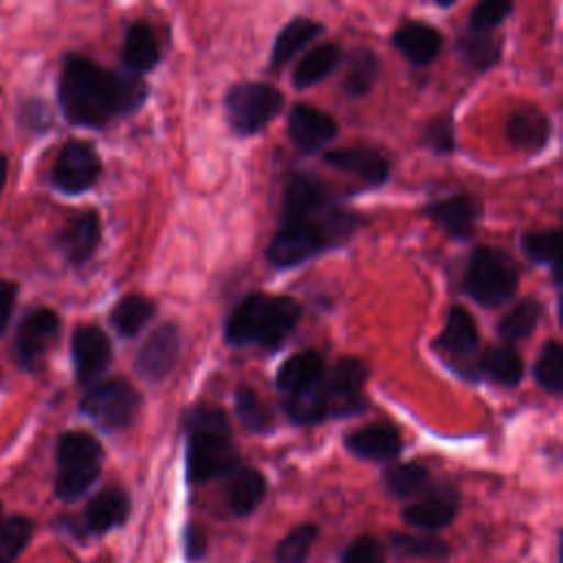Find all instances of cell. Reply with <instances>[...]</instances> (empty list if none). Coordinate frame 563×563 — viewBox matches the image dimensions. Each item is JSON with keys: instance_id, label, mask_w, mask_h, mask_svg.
<instances>
[{"instance_id": "6da1fadb", "label": "cell", "mask_w": 563, "mask_h": 563, "mask_svg": "<svg viewBox=\"0 0 563 563\" xmlns=\"http://www.w3.org/2000/svg\"><path fill=\"white\" fill-rule=\"evenodd\" d=\"M57 97L68 123L101 128L117 117L139 110L147 97V86L128 70H110L70 53L62 64Z\"/></svg>"}, {"instance_id": "7a4b0ae2", "label": "cell", "mask_w": 563, "mask_h": 563, "mask_svg": "<svg viewBox=\"0 0 563 563\" xmlns=\"http://www.w3.org/2000/svg\"><path fill=\"white\" fill-rule=\"evenodd\" d=\"M367 374L369 369L361 358L343 356L310 389L286 396L284 411L295 424H321L328 418L363 413L367 409L363 394Z\"/></svg>"}, {"instance_id": "3957f363", "label": "cell", "mask_w": 563, "mask_h": 563, "mask_svg": "<svg viewBox=\"0 0 563 563\" xmlns=\"http://www.w3.org/2000/svg\"><path fill=\"white\" fill-rule=\"evenodd\" d=\"M183 429L187 435L185 473L189 484L227 477L240 466L224 409L211 405L191 407L183 418Z\"/></svg>"}, {"instance_id": "277c9868", "label": "cell", "mask_w": 563, "mask_h": 563, "mask_svg": "<svg viewBox=\"0 0 563 563\" xmlns=\"http://www.w3.org/2000/svg\"><path fill=\"white\" fill-rule=\"evenodd\" d=\"M301 308L292 297L251 292L229 314L224 323V341L231 347L260 345L279 347L297 328Z\"/></svg>"}, {"instance_id": "5b68a950", "label": "cell", "mask_w": 563, "mask_h": 563, "mask_svg": "<svg viewBox=\"0 0 563 563\" xmlns=\"http://www.w3.org/2000/svg\"><path fill=\"white\" fill-rule=\"evenodd\" d=\"M354 229V213L343 209H336L328 220L282 222L266 249V257L275 268H292L350 238Z\"/></svg>"}, {"instance_id": "8992f818", "label": "cell", "mask_w": 563, "mask_h": 563, "mask_svg": "<svg viewBox=\"0 0 563 563\" xmlns=\"http://www.w3.org/2000/svg\"><path fill=\"white\" fill-rule=\"evenodd\" d=\"M103 462L101 442L88 431H66L55 451V495L70 504L88 493L99 479Z\"/></svg>"}, {"instance_id": "52a82bcc", "label": "cell", "mask_w": 563, "mask_h": 563, "mask_svg": "<svg viewBox=\"0 0 563 563\" xmlns=\"http://www.w3.org/2000/svg\"><path fill=\"white\" fill-rule=\"evenodd\" d=\"M519 286L517 264L508 253L493 246H477L464 273L462 288L484 308H497L510 301Z\"/></svg>"}, {"instance_id": "ba28073f", "label": "cell", "mask_w": 563, "mask_h": 563, "mask_svg": "<svg viewBox=\"0 0 563 563\" xmlns=\"http://www.w3.org/2000/svg\"><path fill=\"white\" fill-rule=\"evenodd\" d=\"M284 106V95L262 81L235 84L229 88L224 97L227 123L240 136H251L266 128Z\"/></svg>"}, {"instance_id": "9c48e42d", "label": "cell", "mask_w": 563, "mask_h": 563, "mask_svg": "<svg viewBox=\"0 0 563 563\" xmlns=\"http://www.w3.org/2000/svg\"><path fill=\"white\" fill-rule=\"evenodd\" d=\"M141 407V396L125 378L99 380L84 394L79 409L101 431L114 433L128 429Z\"/></svg>"}, {"instance_id": "30bf717a", "label": "cell", "mask_w": 563, "mask_h": 563, "mask_svg": "<svg viewBox=\"0 0 563 563\" xmlns=\"http://www.w3.org/2000/svg\"><path fill=\"white\" fill-rule=\"evenodd\" d=\"M101 176V158L97 150L81 139H68L59 150L53 169L51 183L57 191L66 196H77L88 191Z\"/></svg>"}, {"instance_id": "8fae6325", "label": "cell", "mask_w": 563, "mask_h": 563, "mask_svg": "<svg viewBox=\"0 0 563 563\" xmlns=\"http://www.w3.org/2000/svg\"><path fill=\"white\" fill-rule=\"evenodd\" d=\"M339 207L332 205L330 189L312 174L299 172L286 185L282 202V222L328 220Z\"/></svg>"}, {"instance_id": "7c38bea8", "label": "cell", "mask_w": 563, "mask_h": 563, "mask_svg": "<svg viewBox=\"0 0 563 563\" xmlns=\"http://www.w3.org/2000/svg\"><path fill=\"white\" fill-rule=\"evenodd\" d=\"M70 356L77 383L92 387L112 363V343L101 328L79 325L70 339Z\"/></svg>"}, {"instance_id": "4fadbf2b", "label": "cell", "mask_w": 563, "mask_h": 563, "mask_svg": "<svg viewBox=\"0 0 563 563\" xmlns=\"http://www.w3.org/2000/svg\"><path fill=\"white\" fill-rule=\"evenodd\" d=\"M180 352V330L176 323H161L141 343L134 356V369L147 383H158L174 369Z\"/></svg>"}, {"instance_id": "5bb4252c", "label": "cell", "mask_w": 563, "mask_h": 563, "mask_svg": "<svg viewBox=\"0 0 563 563\" xmlns=\"http://www.w3.org/2000/svg\"><path fill=\"white\" fill-rule=\"evenodd\" d=\"M59 334V317L51 308H33L24 314L15 334L18 363L24 369H33L46 356Z\"/></svg>"}, {"instance_id": "9a60e30c", "label": "cell", "mask_w": 563, "mask_h": 563, "mask_svg": "<svg viewBox=\"0 0 563 563\" xmlns=\"http://www.w3.org/2000/svg\"><path fill=\"white\" fill-rule=\"evenodd\" d=\"M101 240V222L97 211L86 209L70 216L55 233V246L73 266H81L92 257Z\"/></svg>"}, {"instance_id": "2e32d148", "label": "cell", "mask_w": 563, "mask_h": 563, "mask_svg": "<svg viewBox=\"0 0 563 563\" xmlns=\"http://www.w3.org/2000/svg\"><path fill=\"white\" fill-rule=\"evenodd\" d=\"M457 515V493L449 486L427 488L418 499L407 504L400 512L402 521L422 532H435L453 523Z\"/></svg>"}, {"instance_id": "e0dca14e", "label": "cell", "mask_w": 563, "mask_h": 563, "mask_svg": "<svg viewBox=\"0 0 563 563\" xmlns=\"http://www.w3.org/2000/svg\"><path fill=\"white\" fill-rule=\"evenodd\" d=\"M339 134L336 121L308 103L292 106L288 114V136L292 145L303 154H314Z\"/></svg>"}, {"instance_id": "ac0fdd59", "label": "cell", "mask_w": 563, "mask_h": 563, "mask_svg": "<svg viewBox=\"0 0 563 563\" xmlns=\"http://www.w3.org/2000/svg\"><path fill=\"white\" fill-rule=\"evenodd\" d=\"M479 200L471 194H453L424 207V213L455 240H468L479 218Z\"/></svg>"}, {"instance_id": "d6986e66", "label": "cell", "mask_w": 563, "mask_h": 563, "mask_svg": "<svg viewBox=\"0 0 563 563\" xmlns=\"http://www.w3.org/2000/svg\"><path fill=\"white\" fill-rule=\"evenodd\" d=\"M345 449L358 460L391 462L402 451V438L394 424L376 422L347 433Z\"/></svg>"}, {"instance_id": "ffe728a7", "label": "cell", "mask_w": 563, "mask_h": 563, "mask_svg": "<svg viewBox=\"0 0 563 563\" xmlns=\"http://www.w3.org/2000/svg\"><path fill=\"white\" fill-rule=\"evenodd\" d=\"M130 495L121 486H106L84 508V526L90 534H106L128 521Z\"/></svg>"}, {"instance_id": "44dd1931", "label": "cell", "mask_w": 563, "mask_h": 563, "mask_svg": "<svg viewBox=\"0 0 563 563\" xmlns=\"http://www.w3.org/2000/svg\"><path fill=\"white\" fill-rule=\"evenodd\" d=\"M323 163L334 169L354 174L356 178L365 180L367 185H383L389 178L387 158L378 150L365 147V145L330 150L323 154Z\"/></svg>"}, {"instance_id": "7402d4cb", "label": "cell", "mask_w": 563, "mask_h": 563, "mask_svg": "<svg viewBox=\"0 0 563 563\" xmlns=\"http://www.w3.org/2000/svg\"><path fill=\"white\" fill-rule=\"evenodd\" d=\"M391 42L398 48V53L413 66L431 64L442 48L440 31L427 22H413V20L402 22L394 31Z\"/></svg>"}, {"instance_id": "603a6c76", "label": "cell", "mask_w": 563, "mask_h": 563, "mask_svg": "<svg viewBox=\"0 0 563 563\" xmlns=\"http://www.w3.org/2000/svg\"><path fill=\"white\" fill-rule=\"evenodd\" d=\"M552 134L550 119L534 106L517 108L506 121V136L508 141L523 152H541Z\"/></svg>"}, {"instance_id": "cb8c5ba5", "label": "cell", "mask_w": 563, "mask_h": 563, "mask_svg": "<svg viewBox=\"0 0 563 563\" xmlns=\"http://www.w3.org/2000/svg\"><path fill=\"white\" fill-rule=\"evenodd\" d=\"M224 486V504L231 515L246 517L251 515L266 495V479L253 466H238L231 475H227Z\"/></svg>"}, {"instance_id": "d4e9b609", "label": "cell", "mask_w": 563, "mask_h": 563, "mask_svg": "<svg viewBox=\"0 0 563 563\" xmlns=\"http://www.w3.org/2000/svg\"><path fill=\"white\" fill-rule=\"evenodd\" d=\"M325 374V361L317 350H303L288 356L275 376V385L282 394L292 396L310 389Z\"/></svg>"}, {"instance_id": "484cf974", "label": "cell", "mask_w": 563, "mask_h": 563, "mask_svg": "<svg viewBox=\"0 0 563 563\" xmlns=\"http://www.w3.org/2000/svg\"><path fill=\"white\" fill-rule=\"evenodd\" d=\"M161 59V48L154 35V29L145 20H136L130 24L123 46H121V62L132 75H143L152 70Z\"/></svg>"}, {"instance_id": "4316f807", "label": "cell", "mask_w": 563, "mask_h": 563, "mask_svg": "<svg viewBox=\"0 0 563 563\" xmlns=\"http://www.w3.org/2000/svg\"><path fill=\"white\" fill-rule=\"evenodd\" d=\"M435 345L453 356H468L477 350L479 345V334H477V323L473 319V314L455 303L451 306L449 314H446V323L442 328V332L438 334Z\"/></svg>"}, {"instance_id": "83f0119b", "label": "cell", "mask_w": 563, "mask_h": 563, "mask_svg": "<svg viewBox=\"0 0 563 563\" xmlns=\"http://www.w3.org/2000/svg\"><path fill=\"white\" fill-rule=\"evenodd\" d=\"M473 378H486L504 387H515L523 378V361L510 345L490 347L477 358V365H473Z\"/></svg>"}, {"instance_id": "f1b7e54d", "label": "cell", "mask_w": 563, "mask_h": 563, "mask_svg": "<svg viewBox=\"0 0 563 563\" xmlns=\"http://www.w3.org/2000/svg\"><path fill=\"white\" fill-rule=\"evenodd\" d=\"M321 31H323V26L319 22H314L310 18H303V15H295L290 22H286L282 26V31L275 37V44H273V51H271V66L273 68L286 66Z\"/></svg>"}, {"instance_id": "f546056e", "label": "cell", "mask_w": 563, "mask_h": 563, "mask_svg": "<svg viewBox=\"0 0 563 563\" xmlns=\"http://www.w3.org/2000/svg\"><path fill=\"white\" fill-rule=\"evenodd\" d=\"M343 51L336 42H323L308 51L292 70V86L297 90H306L319 81H323L339 64H341Z\"/></svg>"}, {"instance_id": "4dcf8cb0", "label": "cell", "mask_w": 563, "mask_h": 563, "mask_svg": "<svg viewBox=\"0 0 563 563\" xmlns=\"http://www.w3.org/2000/svg\"><path fill=\"white\" fill-rule=\"evenodd\" d=\"M429 468L418 462H398L383 471V486L396 499H413L429 488Z\"/></svg>"}, {"instance_id": "1f68e13d", "label": "cell", "mask_w": 563, "mask_h": 563, "mask_svg": "<svg viewBox=\"0 0 563 563\" xmlns=\"http://www.w3.org/2000/svg\"><path fill=\"white\" fill-rule=\"evenodd\" d=\"M156 303L143 295H128L119 299V303L110 312V323L112 328L125 336L132 339L136 336L154 317Z\"/></svg>"}, {"instance_id": "d6a6232c", "label": "cell", "mask_w": 563, "mask_h": 563, "mask_svg": "<svg viewBox=\"0 0 563 563\" xmlns=\"http://www.w3.org/2000/svg\"><path fill=\"white\" fill-rule=\"evenodd\" d=\"M389 550L398 559H416V561H444L449 556V543L431 537V534H409V532H391Z\"/></svg>"}, {"instance_id": "836d02e7", "label": "cell", "mask_w": 563, "mask_h": 563, "mask_svg": "<svg viewBox=\"0 0 563 563\" xmlns=\"http://www.w3.org/2000/svg\"><path fill=\"white\" fill-rule=\"evenodd\" d=\"M543 314V306L537 299H523L517 306L510 308V312H506L497 325V334L510 345L517 341L528 339L534 328L539 325Z\"/></svg>"}, {"instance_id": "e575fe53", "label": "cell", "mask_w": 563, "mask_h": 563, "mask_svg": "<svg viewBox=\"0 0 563 563\" xmlns=\"http://www.w3.org/2000/svg\"><path fill=\"white\" fill-rule=\"evenodd\" d=\"M380 75V57L372 48H356L350 55L347 73L343 77V90L350 97H363L372 90Z\"/></svg>"}, {"instance_id": "d590c367", "label": "cell", "mask_w": 563, "mask_h": 563, "mask_svg": "<svg viewBox=\"0 0 563 563\" xmlns=\"http://www.w3.org/2000/svg\"><path fill=\"white\" fill-rule=\"evenodd\" d=\"M233 402H235V416L240 418V422L246 431L268 433L273 429V413L253 387L240 385L235 389Z\"/></svg>"}, {"instance_id": "8d00e7d4", "label": "cell", "mask_w": 563, "mask_h": 563, "mask_svg": "<svg viewBox=\"0 0 563 563\" xmlns=\"http://www.w3.org/2000/svg\"><path fill=\"white\" fill-rule=\"evenodd\" d=\"M457 53L462 62L477 73L488 70L499 59V42L490 33H464L457 40Z\"/></svg>"}, {"instance_id": "74e56055", "label": "cell", "mask_w": 563, "mask_h": 563, "mask_svg": "<svg viewBox=\"0 0 563 563\" xmlns=\"http://www.w3.org/2000/svg\"><path fill=\"white\" fill-rule=\"evenodd\" d=\"M532 376L541 389L552 396L563 391V347L559 341H548L532 367Z\"/></svg>"}, {"instance_id": "f35d334b", "label": "cell", "mask_w": 563, "mask_h": 563, "mask_svg": "<svg viewBox=\"0 0 563 563\" xmlns=\"http://www.w3.org/2000/svg\"><path fill=\"white\" fill-rule=\"evenodd\" d=\"M319 528L314 523H301L282 537L273 552V563H308L310 550L317 541Z\"/></svg>"}, {"instance_id": "ab89813d", "label": "cell", "mask_w": 563, "mask_h": 563, "mask_svg": "<svg viewBox=\"0 0 563 563\" xmlns=\"http://www.w3.org/2000/svg\"><path fill=\"white\" fill-rule=\"evenodd\" d=\"M559 246H561V231L545 229V231H530L521 238V251L534 264H548L554 273V284H559Z\"/></svg>"}, {"instance_id": "60d3db41", "label": "cell", "mask_w": 563, "mask_h": 563, "mask_svg": "<svg viewBox=\"0 0 563 563\" xmlns=\"http://www.w3.org/2000/svg\"><path fill=\"white\" fill-rule=\"evenodd\" d=\"M33 534V521L24 515H13L0 521V563H15Z\"/></svg>"}, {"instance_id": "b9f144b4", "label": "cell", "mask_w": 563, "mask_h": 563, "mask_svg": "<svg viewBox=\"0 0 563 563\" xmlns=\"http://www.w3.org/2000/svg\"><path fill=\"white\" fill-rule=\"evenodd\" d=\"M512 13V4L506 0H484L473 7L468 18V31L490 33Z\"/></svg>"}, {"instance_id": "7bdbcfd3", "label": "cell", "mask_w": 563, "mask_h": 563, "mask_svg": "<svg viewBox=\"0 0 563 563\" xmlns=\"http://www.w3.org/2000/svg\"><path fill=\"white\" fill-rule=\"evenodd\" d=\"M385 545L372 537V534H361L352 539L339 554V563H385Z\"/></svg>"}, {"instance_id": "ee69618b", "label": "cell", "mask_w": 563, "mask_h": 563, "mask_svg": "<svg viewBox=\"0 0 563 563\" xmlns=\"http://www.w3.org/2000/svg\"><path fill=\"white\" fill-rule=\"evenodd\" d=\"M422 145H427L433 154H451L455 150V128L451 117L446 114L433 117L424 125Z\"/></svg>"}, {"instance_id": "f6af8a7d", "label": "cell", "mask_w": 563, "mask_h": 563, "mask_svg": "<svg viewBox=\"0 0 563 563\" xmlns=\"http://www.w3.org/2000/svg\"><path fill=\"white\" fill-rule=\"evenodd\" d=\"M183 552L189 563H198L207 556V534L194 521H189L183 530Z\"/></svg>"}, {"instance_id": "bcb514c9", "label": "cell", "mask_w": 563, "mask_h": 563, "mask_svg": "<svg viewBox=\"0 0 563 563\" xmlns=\"http://www.w3.org/2000/svg\"><path fill=\"white\" fill-rule=\"evenodd\" d=\"M15 297H18V286L11 279H0V336L4 334L11 314H13V306H15Z\"/></svg>"}, {"instance_id": "7dc6e473", "label": "cell", "mask_w": 563, "mask_h": 563, "mask_svg": "<svg viewBox=\"0 0 563 563\" xmlns=\"http://www.w3.org/2000/svg\"><path fill=\"white\" fill-rule=\"evenodd\" d=\"M7 172H9V161L4 154H0V194L4 189V183H7Z\"/></svg>"}, {"instance_id": "c3c4849f", "label": "cell", "mask_w": 563, "mask_h": 563, "mask_svg": "<svg viewBox=\"0 0 563 563\" xmlns=\"http://www.w3.org/2000/svg\"><path fill=\"white\" fill-rule=\"evenodd\" d=\"M0 521H2V504H0Z\"/></svg>"}]
</instances>
